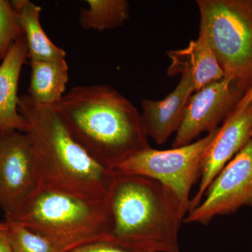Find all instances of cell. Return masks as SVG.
I'll use <instances>...</instances> for the list:
<instances>
[{
  "label": "cell",
  "mask_w": 252,
  "mask_h": 252,
  "mask_svg": "<svg viewBox=\"0 0 252 252\" xmlns=\"http://www.w3.org/2000/svg\"><path fill=\"white\" fill-rule=\"evenodd\" d=\"M13 252H64L51 240L33 233L11 217L4 220Z\"/></svg>",
  "instance_id": "17"
},
{
  "label": "cell",
  "mask_w": 252,
  "mask_h": 252,
  "mask_svg": "<svg viewBox=\"0 0 252 252\" xmlns=\"http://www.w3.org/2000/svg\"><path fill=\"white\" fill-rule=\"evenodd\" d=\"M54 107L71 137L109 170L150 147L141 113L108 84L74 86Z\"/></svg>",
  "instance_id": "1"
},
{
  "label": "cell",
  "mask_w": 252,
  "mask_h": 252,
  "mask_svg": "<svg viewBox=\"0 0 252 252\" xmlns=\"http://www.w3.org/2000/svg\"><path fill=\"white\" fill-rule=\"evenodd\" d=\"M24 32L16 8L11 1L0 0V60L2 61Z\"/></svg>",
  "instance_id": "18"
},
{
  "label": "cell",
  "mask_w": 252,
  "mask_h": 252,
  "mask_svg": "<svg viewBox=\"0 0 252 252\" xmlns=\"http://www.w3.org/2000/svg\"><path fill=\"white\" fill-rule=\"evenodd\" d=\"M69 252H150L132 250L120 246L111 241L97 242L79 247Z\"/></svg>",
  "instance_id": "19"
},
{
  "label": "cell",
  "mask_w": 252,
  "mask_h": 252,
  "mask_svg": "<svg viewBox=\"0 0 252 252\" xmlns=\"http://www.w3.org/2000/svg\"><path fill=\"white\" fill-rule=\"evenodd\" d=\"M31 81L28 95L41 105L54 106L65 94L69 81V65L66 59L31 61Z\"/></svg>",
  "instance_id": "14"
},
{
  "label": "cell",
  "mask_w": 252,
  "mask_h": 252,
  "mask_svg": "<svg viewBox=\"0 0 252 252\" xmlns=\"http://www.w3.org/2000/svg\"><path fill=\"white\" fill-rule=\"evenodd\" d=\"M38 188L32 150L20 131L0 133V207L11 216Z\"/></svg>",
  "instance_id": "8"
},
{
  "label": "cell",
  "mask_w": 252,
  "mask_h": 252,
  "mask_svg": "<svg viewBox=\"0 0 252 252\" xmlns=\"http://www.w3.org/2000/svg\"><path fill=\"white\" fill-rule=\"evenodd\" d=\"M8 217L51 240L64 252L88 244L112 241L107 201H88L37 188L14 215Z\"/></svg>",
  "instance_id": "4"
},
{
  "label": "cell",
  "mask_w": 252,
  "mask_h": 252,
  "mask_svg": "<svg viewBox=\"0 0 252 252\" xmlns=\"http://www.w3.org/2000/svg\"><path fill=\"white\" fill-rule=\"evenodd\" d=\"M0 252H13L4 221H0Z\"/></svg>",
  "instance_id": "20"
},
{
  "label": "cell",
  "mask_w": 252,
  "mask_h": 252,
  "mask_svg": "<svg viewBox=\"0 0 252 252\" xmlns=\"http://www.w3.org/2000/svg\"><path fill=\"white\" fill-rule=\"evenodd\" d=\"M80 11L79 25L85 30L102 32L124 26L130 16L126 0H86Z\"/></svg>",
  "instance_id": "16"
},
{
  "label": "cell",
  "mask_w": 252,
  "mask_h": 252,
  "mask_svg": "<svg viewBox=\"0 0 252 252\" xmlns=\"http://www.w3.org/2000/svg\"><path fill=\"white\" fill-rule=\"evenodd\" d=\"M252 138V102L240 112L232 110L207 148L202 162L198 191L189 212L198 206L212 181ZM188 212V213H189Z\"/></svg>",
  "instance_id": "10"
},
{
  "label": "cell",
  "mask_w": 252,
  "mask_h": 252,
  "mask_svg": "<svg viewBox=\"0 0 252 252\" xmlns=\"http://www.w3.org/2000/svg\"><path fill=\"white\" fill-rule=\"evenodd\" d=\"M28 54L24 36L14 43L0 65V133L26 132V122L18 111V88Z\"/></svg>",
  "instance_id": "13"
},
{
  "label": "cell",
  "mask_w": 252,
  "mask_h": 252,
  "mask_svg": "<svg viewBox=\"0 0 252 252\" xmlns=\"http://www.w3.org/2000/svg\"><path fill=\"white\" fill-rule=\"evenodd\" d=\"M195 93L192 81L182 75L175 90L161 100H142V122L147 136L158 145L180 128L189 99Z\"/></svg>",
  "instance_id": "11"
},
{
  "label": "cell",
  "mask_w": 252,
  "mask_h": 252,
  "mask_svg": "<svg viewBox=\"0 0 252 252\" xmlns=\"http://www.w3.org/2000/svg\"><path fill=\"white\" fill-rule=\"evenodd\" d=\"M219 127L203 138L178 148L160 151L149 147L140 151L118 164L112 170L158 181L175 194L187 215L190 190L200 177L204 155Z\"/></svg>",
  "instance_id": "6"
},
{
  "label": "cell",
  "mask_w": 252,
  "mask_h": 252,
  "mask_svg": "<svg viewBox=\"0 0 252 252\" xmlns=\"http://www.w3.org/2000/svg\"><path fill=\"white\" fill-rule=\"evenodd\" d=\"M251 102H252V86L243 96H242L241 98L238 101V103L235 104V107L233 108V110L236 111V112H240V111L243 110V109L246 108Z\"/></svg>",
  "instance_id": "21"
},
{
  "label": "cell",
  "mask_w": 252,
  "mask_h": 252,
  "mask_svg": "<svg viewBox=\"0 0 252 252\" xmlns=\"http://www.w3.org/2000/svg\"><path fill=\"white\" fill-rule=\"evenodd\" d=\"M107 198L112 241L150 252H180L179 233L187 214L175 194L160 182L114 172Z\"/></svg>",
  "instance_id": "3"
},
{
  "label": "cell",
  "mask_w": 252,
  "mask_h": 252,
  "mask_svg": "<svg viewBox=\"0 0 252 252\" xmlns=\"http://www.w3.org/2000/svg\"><path fill=\"white\" fill-rule=\"evenodd\" d=\"M184 222L207 225L217 216L252 205V138L217 175Z\"/></svg>",
  "instance_id": "7"
},
{
  "label": "cell",
  "mask_w": 252,
  "mask_h": 252,
  "mask_svg": "<svg viewBox=\"0 0 252 252\" xmlns=\"http://www.w3.org/2000/svg\"><path fill=\"white\" fill-rule=\"evenodd\" d=\"M243 93L231 78L224 77L198 91L189 99L172 148L192 143L204 132H210L228 117Z\"/></svg>",
  "instance_id": "9"
},
{
  "label": "cell",
  "mask_w": 252,
  "mask_h": 252,
  "mask_svg": "<svg viewBox=\"0 0 252 252\" xmlns=\"http://www.w3.org/2000/svg\"><path fill=\"white\" fill-rule=\"evenodd\" d=\"M196 4L200 33L225 77L245 94L252 86V0H197Z\"/></svg>",
  "instance_id": "5"
},
{
  "label": "cell",
  "mask_w": 252,
  "mask_h": 252,
  "mask_svg": "<svg viewBox=\"0 0 252 252\" xmlns=\"http://www.w3.org/2000/svg\"><path fill=\"white\" fill-rule=\"evenodd\" d=\"M18 111L26 122L38 188L106 201L114 171L94 161L74 141L54 106L36 104L26 94L19 97Z\"/></svg>",
  "instance_id": "2"
},
{
  "label": "cell",
  "mask_w": 252,
  "mask_h": 252,
  "mask_svg": "<svg viewBox=\"0 0 252 252\" xmlns=\"http://www.w3.org/2000/svg\"><path fill=\"white\" fill-rule=\"evenodd\" d=\"M24 32L30 61H59L65 59L66 52L56 46L43 30L41 6L29 0H13Z\"/></svg>",
  "instance_id": "15"
},
{
  "label": "cell",
  "mask_w": 252,
  "mask_h": 252,
  "mask_svg": "<svg viewBox=\"0 0 252 252\" xmlns=\"http://www.w3.org/2000/svg\"><path fill=\"white\" fill-rule=\"evenodd\" d=\"M167 55L171 61L167 76H189L195 92L225 77L211 46L201 33L198 39L190 41L187 47L169 51Z\"/></svg>",
  "instance_id": "12"
}]
</instances>
